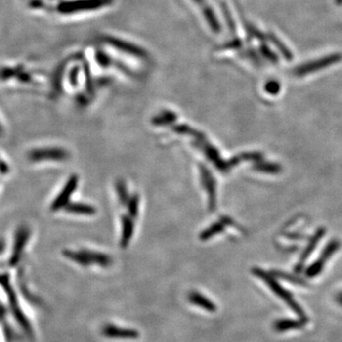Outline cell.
<instances>
[{
    "label": "cell",
    "mask_w": 342,
    "mask_h": 342,
    "mask_svg": "<svg viewBox=\"0 0 342 342\" xmlns=\"http://www.w3.org/2000/svg\"><path fill=\"white\" fill-rule=\"evenodd\" d=\"M115 61L123 74L134 76L141 70H147L153 63L148 49L128 37L116 34H103L96 43Z\"/></svg>",
    "instance_id": "6da1fadb"
},
{
    "label": "cell",
    "mask_w": 342,
    "mask_h": 342,
    "mask_svg": "<svg viewBox=\"0 0 342 342\" xmlns=\"http://www.w3.org/2000/svg\"><path fill=\"white\" fill-rule=\"evenodd\" d=\"M119 0H64L53 5L47 15L62 19H80L107 12Z\"/></svg>",
    "instance_id": "7a4b0ae2"
},
{
    "label": "cell",
    "mask_w": 342,
    "mask_h": 342,
    "mask_svg": "<svg viewBox=\"0 0 342 342\" xmlns=\"http://www.w3.org/2000/svg\"><path fill=\"white\" fill-rule=\"evenodd\" d=\"M253 274L264 281V283L268 285L271 291L286 303V305L289 306L295 314H297L301 318H305V313L303 312L301 307L299 305V303L294 299L293 296L288 291H286L270 274L258 268L253 269Z\"/></svg>",
    "instance_id": "3957f363"
},
{
    "label": "cell",
    "mask_w": 342,
    "mask_h": 342,
    "mask_svg": "<svg viewBox=\"0 0 342 342\" xmlns=\"http://www.w3.org/2000/svg\"><path fill=\"white\" fill-rule=\"evenodd\" d=\"M189 6L192 8L196 15L200 16V18L207 25L208 30L214 34L219 35L221 33V24L219 17L214 10L213 5L209 2V0H186Z\"/></svg>",
    "instance_id": "277c9868"
},
{
    "label": "cell",
    "mask_w": 342,
    "mask_h": 342,
    "mask_svg": "<svg viewBox=\"0 0 342 342\" xmlns=\"http://www.w3.org/2000/svg\"><path fill=\"white\" fill-rule=\"evenodd\" d=\"M64 255L70 259L74 260V262L83 266L98 264L103 267H108L112 263V259L110 256L97 252H89L86 250H80L76 252L65 251Z\"/></svg>",
    "instance_id": "5b68a950"
},
{
    "label": "cell",
    "mask_w": 342,
    "mask_h": 342,
    "mask_svg": "<svg viewBox=\"0 0 342 342\" xmlns=\"http://www.w3.org/2000/svg\"><path fill=\"white\" fill-rule=\"evenodd\" d=\"M342 60L341 53H334L327 56H323L314 61L308 62L302 64L294 70V74L299 77L304 76L309 74H314L318 71H321L325 68H328L334 64H337Z\"/></svg>",
    "instance_id": "8992f818"
},
{
    "label": "cell",
    "mask_w": 342,
    "mask_h": 342,
    "mask_svg": "<svg viewBox=\"0 0 342 342\" xmlns=\"http://www.w3.org/2000/svg\"><path fill=\"white\" fill-rule=\"evenodd\" d=\"M341 243L337 240H334L329 243V245L325 247V249L322 251L321 255L319 256L317 261H315L309 268L306 271V275L310 278H314L318 276L321 272V270L324 267L326 261L330 258L331 256L337 252V250L340 248Z\"/></svg>",
    "instance_id": "52a82bcc"
},
{
    "label": "cell",
    "mask_w": 342,
    "mask_h": 342,
    "mask_svg": "<svg viewBox=\"0 0 342 342\" xmlns=\"http://www.w3.org/2000/svg\"><path fill=\"white\" fill-rule=\"evenodd\" d=\"M68 157H69L68 151L58 147L35 149L32 151V153H30V159L34 162L46 161V160L63 161V160L67 159Z\"/></svg>",
    "instance_id": "ba28073f"
},
{
    "label": "cell",
    "mask_w": 342,
    "mask_h": 342,
    "mask_svg": "<svg viewBox=\"0 0 342 342\" xmlns=\"http://www.w3.org/2000/svg\"><path fill=\"white\" fill-rule=\"evenodd\" d=\"M78 185V177L77 176H72L69 181L64 186L63 190L60 192V194L56 197L55 201L51 205V210H58L62 208H66L68 206V202L71 198V196L74 194L75 188Z\"/></svg>",
    "instance_id": "9c48e42d"
},
{
    "label": "cell",
    "mask_w": 342,
    "mask_h": 342,
    "mask_svg": "<svg viewBox=\"0 0 342 342\" xmlns=\"http://www.w3.org/2000/svg\"><path fill=\"white\" fill-rule=\"evenodd\" d=\"M201 176L202 182L205 188L208 191L209 197V208L214 210L216 208V183L214 177L211 175L210 171L204 166H201Z\"/></svg>",
    "instance_id": "30bf717a"
},
{
    "label": "cell",
    "mask_w": 342,
    "mask_h": 342,
    "mask_svg": "<svg viewBox=\"0 0 342 342\" xmlns=\"http://www.w3.org/2000/svg\"><path fill=\"white\" fill-rule=\"evenodd\" d=\"M102 333L105 337L110 339H127V340H133L139 338V332L134 329H128V328H121L112 324L106 325Z\"/></svg>",
    "instance_id": "8fae6325"
},
{
    "label": "cell",
    "mask_w": 342,
    "mask_h": 342,
    "mask_svg": "<svg viewBox=\"0 0 342 342\" xmlns=\"http://www.w3.org/2000/svg\"><path fill=\"white\" fill-rule=\"evenodd\" d=\"M64 0H24L25 6L30 12L47 15L49 9Z\"/></svg>",
    "instance_id": "7c38bea8"
},
{
    "label": "cell",
    "mask_w": 342,
    "mask_h": 342,
    "mask_svg": "<svg viewBox=\"0 0 342 342\" xmlns=\"http://www.w3.org/2000/svg\"><path fill=\"white\" fill-rule=\"evenodd\" d=\"M188 300L193 305L200 307L201 309H204L209 313H215L217 310V307L214 302H212L207 297H205L203 294L193 291L188 295Z\"/></svg>",
    "instance_id": "4fadbf2b"
},
{
    "label": "cell",
    "mask_w": 342,
    "mask_h": 342,
    "mask_svg": "<svg viewBox=\"0 0 342 342\" xmlns=\"http://www.w3.org/2000/svg\"><path fill=\"white\" fill-rule=\"evenodd\" d=\"M225 224L234 225L235 223H234V222H233V220H230L229 218L223 217V218H221V220H220V221H218V222H216V223H214V224L210 225L207 230L203 231L202 234H201V236H200L201 240H203V241H207V240H209L210 238L214 237L215 235H217V234H219V233L222 232V231L224 230Z\"/></svg>",
    "instance_id": "5bb4252c"
},
{
    "label": "cell",
    "mask_w": 342,
    "mask_h": 342,
    "mask_svg": "<svg viewBox=\"0 0 342 342\" xmlns=\"http://www.w3.org/2000/svg\"><path fill=\"white\" fill-rule=\"evenodd\" d=\"M132 217L130 216H124L122 219L123 232L122 238L120 245L123 248H126L128 243L130 242L132 235L134 232V223L132 221Z\"/></svg>",
    "instance_id": "9a60e30c"
},
{
    "label": "cell",
    "mask_w": 342,
    "mask_h": 342,
    "mask_svg": "<svg viewBox=\"0 0 342 342\" xmlns=\"http://www.w3.org/2000/svg\"><path fill=\"white\" fill-rule=\"evenodd\" d=\"M305 325V319L299 320H279L275 323V329L278 332H285V331L297 330Z\"/></svg>",
    "instance_id": "2e32d148"
},
{
    "label": "cell",
    "mask_w": 342,
    "mask_h": 342,
    "mask_svg": "<svg viewBox=\"0 0 342 342\" xmlns=\"http://www.w3.org/2000/svg\"><path fill=\"white\" fill-rule=\"evenodd\" d=\"M65 208L68 212L78 215H94L96 213V209L93 207L81 203L69 204Z\"/></svg>",
    "instance_id": "e0dca14e"
},
{
    "label": "cell",
    "mask_w": 342,
    "mask_h": 342,
    "mask_svg": "<svg viewBox=\"0 0 342 342\" xmlns=\"http://www.w3.org/2000/svg\"><path fill=\"white\" fill-rule=\"evenodd\" d=\"M267 39L269 41L277 48V49L280 50L282 56L286 59V60H292L293 59V53L290 49H288L285 44L281 41V39L279 37H277L276 35L272 34V33H269L267 35Z\"/></svg>",
    "instance_id": "ac0fdd59"
},
{
    "label": "cell",
    "mask_w": 342,
    "mask_h": 342,
    "mask_svg": "<svg viewBox=\"0 0 342 342\" xmlns=\"http://www.w3.org/2000/svg\"><path fill=\"white\" fill-rule=\"evenodd\" d=\"M177 120V115L171 110H165L152 119V123L156 126L170 125Z\"/></svg>",
    "instance_id": "d6986e66"
},
{
    "label": "cell",
    "mask_w": 342,
    "mask_h": 342,
    "mask_svg": "<svg viewBox=\"0 0 342 342\" xmlns=\"http://www.w3.org/2000/svg\"><path fill=\"white\" fill-rule=\"evenodd\" d=\"M324 233H325V230H324L323 228H320V229H318V231L316 232V234L313 236V238H312L311 242L309 243V245L307 246L304 253L302 254V256L300 257V262H301V263H303L306 259H307V257L310 256V254L314 251V249H315L316 246H317V244L321 240V238L323 237Z\"/></svg>",
    "instance_id": "ffe728a7"
},
{
    "label": "cell",
    "mask_w": 342,
    "mask_h": 342,
    "mask_svg": "<svg viewBox=\"0 0 342 342\" xmlns=\"http://www.w3.org/2000/svg\"><path fill=\"white\" fill-rule=\"evenodd\" d=\"M241 19L243 21V25L245 26V31H246V34H247L248 37L256 38V39L260 40V41H263V40L266 39L265 36L258 29H256V26L251 24L249 21H247L245 19V17L243 18L242 15H241Z\"/></svg>",
    "instance_id": "44dd1931"
},
{
    "label": "cell",
    "mask_w": 342,
    "mask_h": 342,
    "mask_svg": "<svg viewBox=\"0 0 342 342\" xmlns=\"http://www.w3.org/2000/svg\"><path fill=\"white\" fill-rule=\"evenodd\" d=\"M174 131L180 133V134H190L194 136L197 141H202L205 139V136L200 133L199 131H196L193 128H191L190 127L186 126V125H180L177 127H174Z\"/></svg>",
    "instance_id": "7402d4cb"
},
{
    "label": "cell",
    "mask_w": 342,
    "mask_h": 342,
    "mask_svg": "<svg viewBox=\"0 0 342 342\" xmlns=\"http://www.w3.org/2000/svg\"><path fill=\"white\" fill-rule=\"evenodd\" d=\"M254 170L261 171V172H267V173H278L281 171V167L276 164L257 162V164L254 166Z\"/></svg>",
    "instance_id": "603a6c76"
},
{
    "label": "cell",
    "mask_w": 342,
    "mask_h": 342,
    "mask_svg": "<svg viewBox=\"0 0 342 342\" xmlns=\"http://www.w3.org/2000/svg\"><path fill=\"white\" fill-rule=\"evenodd\" d=\"M242 48H243V41L240 38L236 37L231 39L230 41L224 43L217 49L219 51H222V50H238Z\"/></svg>",
    "instance_id": "cb8c5ba5"
},
{
    "label": "cell",
    "mask_w": 342,
    "mask_h": 342,
    "mask_svg": "<svg viewBox=\"0 0 342 342\" xmlns=\"http://www.w3.org/2000/svg\"><path fill=\"white\" fill-rule=\"evenodd\" d=\"M128 209L129 212V216L135 218L138 215V209H139V197L138 196H132L129 198L128 202Z\"/></svg>",
    "instance_id": "d4e9b609"
},
{
    "label": "cell",
    "mask_w": 342,
    "mask_h": 342,
    "mask_svg": "<svg viewBox=\"0 0 342 342\" xmlns=\"http://www.w3.org/2000/svg\"><path fill=\"white\" fill-rule=\"evenodd\" d=\"M260 52L261 54L271 63L277 64L279 62V57L272 51V49L269 48L268 46H266L265 44H261L260 46Z\"/></svg>",
    "instance_id": "484cf974"
},
{
    "label": "cell",
    "mask_w": 342,
    "mask_h": 342,
    "mask_svg": "<svg viewBox=\"0 0 342 342\" xmlns=\"http://www.w3.org/2000/svg\"><path fill=\"white\" fill-rule=\"evenodd\" d=\"M264 89L265 91L269 93V94H272V95H276L280 92L281 90V85L278 81L276 80H270L268 81L265 86H264Z\"/></svg>",
    "instance_id": "4316f807"
},
{
    "label": "cell",
    "mask_w": 342,
    "mask_h": 342,
    "mask_svg": "<svg viewBox=\"0 0 342 342\" xmlns=\"http://www.w3.org/2000/svg\"><path fill=\"white\" fill-rule=\"evenodd\" d=\"M117 192H118L120 202L124 205L128 204L129 198L128 197V191H127V188H126V185H125L124 182H118L117 183Z\"/></svg>",
    "instance_id": "83f0119b"
},
{
    "label": "cell",
    "mask_w": 342,
    "mask_h": 342,
    "mask_svg": "<svg viewBox=\"0 0 342 342\" xmlns=\"http://www.w3.org/2000/svg\"><path fill=\"white\" fill-rule=\"evenodd\" d=\"M338 301L341 303L342 305V293L340 294L339 295V297H338Z\"/></svg>",
    "instance_id": "f1b7e54d"
},
{
    "label": "cell",
    "mask_w": 342,
    "mask_h": 342,
    "mask_svg": "<svg viewBox=\"0 0 342 342\" xmlns=\"http://www.w3.org/2000/svg\"><path fill=\"white\" fill-rule=\"evenodd\" d=\"M337 5H342V0H336Z\"/></svg>",
    "instance_id": "f546056e"
}]
</instances>
